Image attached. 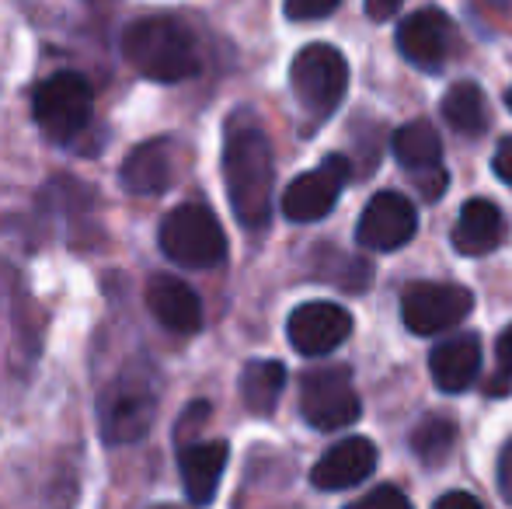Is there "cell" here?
Masks as SVG:
<instances>
[{
    "label": "cell",
    "mask_w": 512,
    "mask_h": 509,
    "mask_svg": "<svg viewBox=\"0 0 512 509\" xmlns=\"http://www.w3.org/2000/svg\"><path fill=\"white\" fill-rule=\"evenodd\" d=\"M443 119L457 133L464 136H481L488 129V102L485 91L474 81H457L443 95Z\"/></svg>",
    "instance_id": "44dd1931"
},
{
    "label": "cell",
    "mask_w": 512,
    "mask_h": 509,
    "mask_svg": "<svg viewBox=\"0 0 512 509\" xmlns=\"http://www.w3.org/2000/svg\"><path fill=\"white\" fill-rule=\"evenodd\" d=\"M122 56H126V63L136 74L157 84L189 81V77H196L203 70L196 35L178 18H168V14L136 18L122 32Z\"/></svg>",
    "instance_id": "7a4b0ae2"
},
{
    "label": "cell",
    "mask_w": 512,
    "mask_h": 509,
    "mask_svg": "<svg viewBox=\"0 0 512 509\" xmlns=\"http://www.w3.org/2000/svg\"><path fill=\"white\" fill-rule=\"evenodd\" d=\"M453 42H457L453 21L439 7H422L398 25V53L425 74H439L446 67Z\"/></svg>",
    "instance_id": "30bf717a"
},
{
    "label": "cell",
    "mask_w": 512,
    "mask_h": 509,
    "mask_svg": "<svg viewBox=\"0 0 512 509\" xmlns=\"http://www.w3.org/2000/svg\"><path fill=\"white\" fill-rule=\"evenodd\" d=\"M290 84L310 123H324L349 91V63L328 42H310L293 56Z\"/></svg>",
    "instance_id": "277c9868"
},
{
    "label": "cell",
    "mask_w": 512,
    "mask_h": 509,
    "mask_svg": "<svg viewBox=\"0 0 512 509\" xmlns=\"http://www.w3.org/2000/svg\"><path fill=\"white\" fill-rule=\"evenodd\" d=\"M345 509H415V506H411V499L398 485H377V489H370L366 496H359L356 503H349Z\"/></svg>",
    "instance_id": "cb8c5ba5"
},
{
    "label": "cell",
    "mask_w": 512,
    "mask_h": 509,
    "mask_svg": "<svg viewBox=\"0 0 512 509\" xmlns=\"http://www.w3.org/2000/svg\"><path fill=\"white\" fill-rule=\"evenodd\" d=\"M495 356H499V370H502V374L512 377V325L499 335V342H495Z\"/></svg>",
    "instance_id": "f546056e"
},
{
    "label": "cell",
    "mask_w": 512,
    "mask_h": 509,
    "mask_svg": "<svg viewBox=\"0 0 512 509\" xmlns=\"http://www.w3.org/2000/svg\"><path fill=\"white\" fill-rule=\"evenodd\" d=\"M363 405H359L356 384L345 367H317L307 370L300 381V415L307 419L310 429L321 433H335V429H349L359 419Z\"/></svg>",
    "instance_id": "52a82bcc"
},
{
    "label": "cell",
    "mask_w": 512,
    "mask_h": 509,
    "mask_svg": "<svg viewBox=\"0 0 512 509\" xmlns=\"http://www.w3.org/2000/svg\"><path fill=\"white\" fill-rule=\"evenodd\" d=\"M394 157H398L401 168L415 171H432V168H443V140H439L436 126L425 123V119H415V123L401 126L394 133Z\"/></svg>",
    "instance_id": "d6986e66"
},
{
    "label": "cell",
    "mask_w": 512,
    "mask_h": 509,
    "mask_svg": "<svg viewBox=\"0 0 512 509\" xmlns=\"http://www.w3.org/2000/svg\"><path fill=\"white\" fill-rule=\"evenodd\" d=\"M161 252L185 269H213L227 258V234L203 203H182L161 224Z\"/></svg>",
    "instance_id": "5b68a950"
},
{
    "label": "cell",
    "mask_w": 512,
    "mask_h": 509,
    "mask_svg": "<svg viewBox=\"0 0 512 509\" xmlns=\"http://www.w3.org/2000/svg\"><path fill=\"white\" fill-rule=\"evenodd\" d=\"M230 447L223 440H196L182 443L178 450V471H182L185 496L192 506H209L220 489V478L227 471Z\"/></svg>",
    "instance_id": "2e32d148"
},
{
    "label": "cell",
    "mask_w": 512,
    "mask_h": 509,
    "mask_svg": "<svg viewBox=\"0 0 512 509\" xmlns=\"http://www.w3.org/2000/svg\"><path fill=\"white\" fill-rule=\"evenodd\" d=\"M495 175L502 178L506 185H512V136H502L499 150H495V161H492Z\"/></svg>",
    "instance_id": "484cf974"
},
{
    "label": "cell",
    "mask_w": 512,
    "mask_h": 509,
    "mask_svg": "<svg viewBox=\"0 0 512 509\" xmlns=\"http://www.w3.org/2000/svg\"><path fill=\"white\" fill-rule=\"evenodd\" d=\"M471 311L474 293L460 283H411L401 293V318L415 335H439Z\"/></svg>",
    "instance_id": "9c48e42d"
},
{
    "label": "cell",
    "mask_w": 512,
    "mask_h": 509,
    "mask_svg": "<svg viewBox=\"0 0 512 509\" xmlns=\"http://www.w3.org/2000/svg\"><path fill=\"white\" fill-rule=\"evenodd\" d=\"M506 105H509V112H512V88H509V95H506Z\"/></svg>",
    "instance_id": "4dcf8cb0"
},
{
    "label": "cell",
    "mask_w": 512,
    "mask_h": 509,
    "mask_svg": "<svg viewBox=\"0 0 512 509\" xmlns=\"http://www.w3.org/2000/svg\"><path fill=\"white\" fill-rule=\"evenodd\" d=\"M352 178V161L345 154H331L314 171L293 178L283 192V213L293 224H314L335 210L338 196Z\"/></svg>",
    "instance_id": "ba28073f"
},
{
    "label": "cell",
    "mask_w": 512,
    "mask_h": 509,
    "mask_svg": "<svg viewBox=\"0 0 512 509\" xmlns=\"http://www.w3.org/2000/svg\"><path fill=\"white\" fill-rule=\"evenodd\" d=\"M457 447V422L446 415H425L415 429H411V450L425 468H439Z\"/></svg>",
    "instance_id": "7402d4cb"
},
{
    "label": "cell",
    "mask_w": 512,
    "mask_h": 509,
    "mask_svg": "<svg viewBox=\"0 0 512 509\" xmlns=\"http://www.w3.org/2000/svg\"><path fill=\"white\" fill-rule=\"evenodd\" d=\"M147 307L168 332L196 335L203 328V300L185 279L157 272L147 283Z\"/></svg>",
    "instance_id": "5bb4252c"
},
{
    "label": "cell",
    "mask_w": 512,
    "mask_h": 509,
    "mask_svg": "<svg viewBox=\"0 0 512 509\" xmlns=\"http://www.w3.org/2000/svg\"><path fill=\"white\" fill-rule=\"evenodd\" d=\"M32 116L53 143L77 140L95 116V91H91L88 77L63 70V74L42 81L32 95Z\"/></svg>",
    "instance_id": "8992f818"
},
{
    "label": "cell",
    "mask_w": 512,
    "mask_h": 509,
    "mask_svg": "<svg viewBox=\"0 0 512 509\" xmlns=\"http://www.w3.org/2000/svg\"><path fill=\"white\" fill-rule=\"evenodd\" d=\"M175 143L147 140L126 154L119 168V182L129 196H161L175 185Z\"/></svg>",
    "instance_id": "9a60e30c"
},
{
    "label": "cell",
    "mask_w": 512,
    "mask_h": 509,
    "mask_svg": "<svg viewBox=\"0 0 512 509\" xmlns=\"http://www.w3.org/2000/svg\"><path fill=\"white\" fill-rule=\"evenodd\" d=\"M286 367L279 360H251L241 374V398L251 415H272L283 398Z\"/></svg>",
    "instance_id": "ffe728a7"
},
{
    "label": "cell",
    "mask_w": 512,
    "mask_h": 509,
    "mask_svg": "<svg viewBox=\"0 0 512 509\" xmlns=\"http://www.w3.org/2000/svg\"><path fill=\"white\" fill-rule=\"evenodd\" d=\"M429 370L439 391L446 394L467 391L481 374V339L474 332H464L457 339L439 342L429 356Z\"/></svg>",
    "instance_id": "e0dca14e"
},
{
    "label": "cell",
    "mask_w": 512,
    "mask_h": 509,
    "mask_svg": "<svg viewBox=\"0 0 512 509\" xmlns=\"http://www.w3.org/2000/svg\"><path fill=\"white\" fill-rule=\"evenodd\" d=\"M223 185L237 224L265 231L272 220L276 161L265 129L248 116H234L223 133Z\"/></svg>",
    "instance_id": "6da1fadb"
},
{
    "label": "cell",
    "mask_w": 512,
    "mask_h": 509,
    "mask_svg": "<svg viewBox=\"0 0 512 509\" xmlns=\"http://www.w3.org/2000/svg\"><path fill=\"white\" fill-rule=\"evenodd\" d=\"M157 415V381L147 367H126L98 398V426L102 440L126 447L150 433Z\"/></svg>",
    "instance_id": "3957f363"
},
{
    "label": "cell",
    "mask_w": 512,
    "mask_h": 509,
    "mask_svg": "<svg viewBox=\"0 0 512 509\" xmlns=\"http://www.w3.org/2000/svg\"><path fill=\"white\" fill-rule=\"evenodd\" d=\"M377 471V447L366 436H349L335 443L310 471V485L321 492H342L352 485H363Z\"/></svg>",
    "instance_id": "4fadbf2b"
},
{
    "label": "cell",
    "mask_w": 512,
    "mask_h": 509,
    "mask_svg": "<svg viewBox=\"0 0 512 509\" xmlns=\"http://www.w3.org/2000/svg\"><path fill=\"white\" fill-rule=\"evenodd\" d=\"M502 238H506V217H502V210L492 199H471V203H464L457 227H453V248L460 255L481 258L495 252L502 245Z\"/></svg>",
    "instance_id": "ac0fdd59"
},
{
    "label": "cell",
    "mask_w": 512,
    "mask_h": 509,
    "mask_svg": "<svg viewBox=\"0 0 512 509\" xmlns=\"http://www.w3.org/2000/svg\"><path fill=\"white\" fill-rule=\"evenodd\" d=\"M286 335L300 356H328L352 335V314L331 300H307L290 314Z\"/></svg>",
    "instance_id": "7c38bea8"
},
{
    "label": "cell",
    "mask_w": 512,
    "mask_h": 509,
    "mask_svg": "<svg viewBox=\"0 0 512 509\" xmlns=\"http://www.w3.org/2000/svg\"><path fill=\"white\" fill-rule=\"evenodd\" d=\"M314 276L328 279V283H335L338 290H345V293H366V286H370V279H373V269H370V262L338 252V248H317Z\"/></svg>",
    "instance_id": "603a6c76"
},
{
    "label": "cell",
    "mask_w": 512,
    "mask_h": 509,
    "mask_svg": "<svg viewBox=\"0 0 512 509\" xmlns=\"http://www.w3.org/2000/svg\"><path fill=\"white\" fill-rule=\"evenodd\" d=\"M432 509H481V503L474 496H467V492H446V496L436 499Z\"/></svg>",
    "instance_id": "83f0119b"
},
{
    "label": "cell",
    "mask_w": 512,
    "mask_h": 509,
    "mask_svg": "<svg viewBox=\"0 0 512 509\" xmlns=\"http://www.w3.org/2000/svg\"><path fill=\"white\" fill-rule=\"evenodd\" d=\"M499 492L506 496V503H512V440L499 454Z\"/></svg>",
    "instance_id": "4316f807"
},
{
    "label": "cell",
    "mask_w": 512,
    "mask_h": 509,
    "mask_svg": "<svg viewBox=\"0 0 512 509\" xmlns=\"http://www.w3.org/2000/svg\"><path fill=\"white\" fill-rule=\"evenodd\" d=\"M418 231L415 203L401 192H377L356 224V238L370 252H398Z\"/></svg>",
    "instance_id": "8fae6325"
},
{
    "label": "cell",
    "mask_w": 512,
    "mask_h": 509,
    "mask_svg": "<svg viewBox=\"0 0 512 509\" xmlns=\"http://www.w3.org/2000/svg\"><path fill=\"white\" fill-rule=\"evenodd\" d=\"M401 4H405V0H366V14H370L373 21H387L401 11Z\"/></svg>",
    "instance_id": "f1b7e54d"
},
{
    "label": "cell",
    "mask_w": 512,
    "mask_h": 509,
    "mask_svg": "<svg viewBox=\"0 0 512 509\" xmlns=\"http://www.w3.org/2000/svg\"><path fill=\"white\" fill-rule=\"evenodd\" d=\"M342 0H286V18L290 21H317L328 18Z\"/></svg>",
    "instance_id": "d4e9b609"
}]
</instances>
